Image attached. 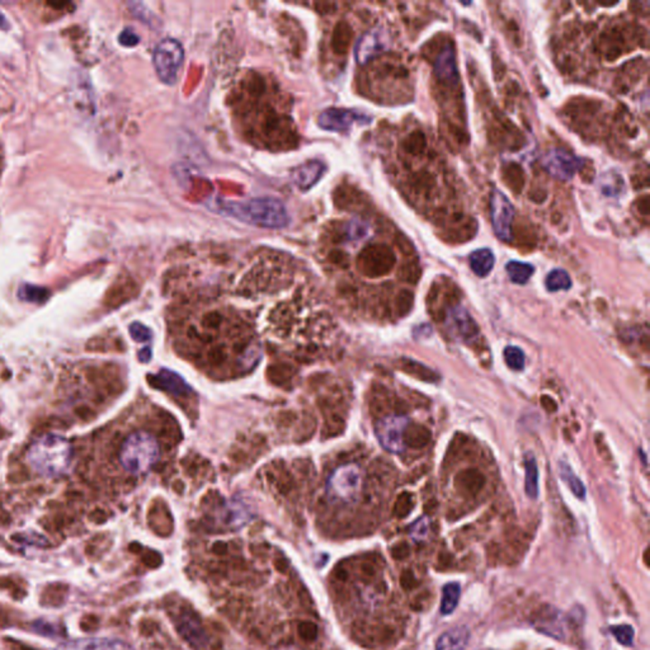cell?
I'll list each match as a JSON object with an SVG mask.
<instances>
[{
    "mask_svg": "<svg viewBox=\"0 0 650 650\" xmlns=\"http://www.w3.org/2000/svg\"><path fill=\"white\" fill-rule=\"evenodd\" d=\"M365 475L357 464H345L334 469L325 484L327 497L332 503H352L362 493Z\"/></svg>",
    "mask_w": 650,
    "mask_h": 650,
    "instance_id": "cell-4",
    "label": "cell"
},
{
    "mask_svg": "<svg viewBox=\"0 0 650 650\" xmlns=\"http://www.w3.org/2000/svg\"><path fill=\"white\" fill-rule=\"evenodd\" d=\"M545 286L550 293H557V291H567L572 288V278L569 273L564 270H552L547 276L545 280Z\"/></svg>",
    "mask_w": 650,
    "mask_h": 650,
    "instance_id": "cell-29",
    "label": "cell"
},
{
    "mask_svg": "<svg viewBox=\"0 0 650 650\" xmlns=\"http://www.w3.org/2000/svg\"><path fill=\"white\" fill-rule=\"evenodd\" d=\"M504 361H506L507 366L513 370V371H522L524 368V362H526V357H524V353L519 347H516V345H508L504 348Z\"/></svg>",
    "mask_w": 650,
    "mask_h": 650,
    "instance_id": "cell-30",
    "label": "cell"
},
{
    "mask_svg": "<svg viewBox=\"0 0 650 650\" xmlns=\"http://www.w3.org/2000/svg\"><path fill=\"white\" fill-rule=\"evenodd\" d=\"M386 46L385 36L381 31H370L361 36L355 49V58L360 65L367 64Z\"/></svg>",
    "mask_w": 650,
    "mask_h": 650,
    "instance_id": "cell-13",
    "label": "cell"
},
{
    "mask_svg": "<svg viewBox=\"0 0 650 650\" xmlns=\"http://www.w3.org/2000/svg\"><path fill=\"white\" fill-rule=\"evenodd\" d=\"M319 126L330 133H347L355 123H370L371 117L360 111L347 108H329L319 116Z\"/></svg>",
    "mask_w": 650,
    "mask_h": 650,
    "instance_id": "cell-10",
    "label": "cell"
},
{
    "mask_svg": "<svg viewBox=\"0 0 650 650\" xmlns=\"http://www.w3.org/2000/svg\"><path fill=\"white\" fill-rule=\"evenodd\" d=\"M436 75L438 81L450 86L459 84V71L456 66V55L452 45H447L438 54L436 60Z\"/></svg>",
    "mask_w": 650,
    "mask_h": 650,
    "instance_id": "cell-14",
    "label": "cell"
},
{
    "mask_svg": "<svg viewBox=\"0 0 650 650\" xmlns=\"http://www.w3.org/2000/svg\"><path fill=\"white\" fill-rule=\"evenodd\" d=\"M470 268L478 277H485L489 275L494 267L495 257L489 248H482L472 252L469 257Z\"/></svg>",
    "mask_w": 650,
    "mask_h": 650,
    "instance_id": "cell-20",
    "label": "cell"
},
{
    "mask_svg": "<svg viewBox=\"0 0 650 650\" xmlns=\"http://www.w3.org/2000/svg\"><path fill=\"white\" fill-rule=\"evenodd\" d=\"M503 178L506 181L507 186L514 192V193H521L524 190V176L522 168L514 163L507 164L503 168Z\"/></svg>",
    "mask_w": 650,
    "mask_h": 650,
    "instance_id": "cell-28",
    "label": "cell"
},
{
    "mask_svg": "<svg viewBox=\"0 0 650 650\" xmlns=\"http://www.w3.org/2000/svg\"><path fill=\"white\" fill-rule=\"evenodd\" d=\"M345 234L348 240L362 239L363 236L367 235V225L360 220H352L351 223L345 226Z\"/></svg>",
    "mask_w": 650,
    "mask_h": 650,
    "instance_id": "cell-37",
    "label": "cell"
},
{
    "mask_svg": "<svg viewBox=\"0 0 650 650\" xmlns=\"http://www.w3.org/2000/svg\"><path fill=\"white\" fill-rule=\"evenodd\" d=\"M420 276H422V270H420V263L417 260L404 263L400 270H399L400 280L405 281V283H412V285H415V283H418Z\"/></svg>",
    "mask_w": 650,
    "mask_h": 650,
    "instance_id": "cell-33",
    "label": "cell"
},
{
    "mask_svg": "<svg viewBox=\"0 0 650 650\" xmlns=\"http://www.w3.org/2000/svg\"><path fill=\"white\" fill-rule=\"evenodd\" d=\"M610 631L615 636L616 640L624 646H631L633 645L634 636H635L633 626H630V625H617V626L610 627Z\"/></svg>",
    "mask_w": 650,
    "mask_h": 650,
    "instance_id": "cell-34",
    "label": "cell"
},
{
    "mask_svg": "<svg viewBox=\"0 0 650 650\" xmlns=\"http://www.w3.org/2000/svg\"><path fill=\"white\" fill-rule=\"evenodd\" d=\"M273 650H300L299 648H296L294 645H283V646H278L276 649Z\"/></svg>",
    "mask_w": 650,
    "mask_h": 650,
    "instance_id": "cell-47",
    "label": "cell"
},
{
    "mask_svg": "<svg viewBox=\"0 0 650 650\" xmlns=\"http://www.w3.org/2000/svg\"><path fill=\"white\" fill-rule=\"evenodd\" d=\"M599 187L604 196L619 197L625 190V183L620 174L615 172H606L599 177Z\"/></svg>",
    "mask_w": 650,
    "mask_h": 650,
    "instance_id": "cell-23",
    "label": "cell"
},
{
    "mask_svg": "<svg viewBox=\"0 0 650 650\" xmlns=\"http://www.w3.org/2000/svg\"><path fill=\"white\" fill-rule=\"evenodd\" d=\"M639 203H641V205H639V211H640V213L648 215V213H649V197H643V200H641V202L639 201Z\"/></svg>",
    "mask_w": 650,
    "mask_h": 650,
    "instance_id": "cell-44",
    "label": "cell"
},
{
    "mask_svg": "<svg viewBox=\"0 0 650 650\" xmlns=\"http://www.w3.org/2000/svg\"><path fill=\"white\" fill-rule=\"evenodd\" d=\"M524 489L531 499L539 497V469L534 455L527 454L524 457Z\"/></svg>",
    "mask_w": 650,
    "mask_h": 650,
    "instance_id": "cell-21",
    "label": "cell"
},
{
    "mask_svg": "<svg viewBox=\"0 0 650 650\" xmlns=\"http://www.w3.org/2000/svg\"><path fill=\"white\" fill-rule=\"evenodd\" d=\"M215 205L220 213L263 229H283L290 224L288 208L275 197H255L240 202L218 201Z\"/></svg>",
    "mask_w": 650,
    "mask_h": 650,
    "instance_id": "cell-1",
    "label": "cell"
},
{
    "mask_svg": "<svg viewBox=\"0 0 650 650\" xmlns=\"http://www.w3.org/2000/svg\"><path fill=\"white\" fill-rule=\"evenodd\" d=\"M408 426V417L405 415H386L376 423L375 433L386 451L392 454H402L405 450L404 433Z\"/></svg>",
    "mask_w": 650,
    "mask_h": 650,
    "instance_id": "cell-6",
    "label": "cell"
},
{
    "mask_svg": "<svg viewBox=\"0 0 650 650\" xmlns=\"http://www.w3.org/2000/svg\"><path fill=\"white\" fill-rule=\"evenodd\" d=\"M0 29H4V31L9 29V24H8L6 18L4 17V14L1 12H0Z\"/></svg>",
    "mask_w": 650,
    "mask_h": 650,
    "instance_id": "cell-46",
    "label": "cell"
},
{
    "mask_svg": "<svg viewBox=\"0 0 650 650\" xmlns=\"http://www.w3.org/2000/svg\"><path fill=\"white\" fill-rule=\"evenodd\" d=\"M73 449L66 438L47 433L37 438L27 451V462L31 469L47 479L61 478L71 469Z\"/></svg>",
    "mask_w": 650,
    "mask_h": 650,
    "instance_id": "cell-2",
    "label": "cell"
},
{
    "mask_svg": "<svg viewBox=\"0 0 650 650\" xmlns=\"http://www.w3.org/2000/svg\"><path fill=\"white\" fill-rule=\"evenodd\" d=\"M159 443L148 432H135L122 443L120 464L125 472L133 475H143L150 472L159 459Z\"/></svg>",
    "mask_w": 650,
    "mask_h": 650,
    "instance_id": "cell-3",
    "label": "cell"
},
{
    "mask_svg": "<svg viewBox=\"0 0 650 650\" xmlns=\"http://www.w3.org/2000/svg\"><path fill=\"white\" fill-rule=\"evenodd\" d=\"M559 472H560L562 479L564 480V483L573 492V494L576 495L577 498H579V499H584L586 494H587L584 484L582 483L581 479L577 477L576 474L572 470V467L564 461L559 462Z\"/></svg>",
    "mask_w": 650,
    "mask_h": 650,
    "instance_id": "cell-25",
    "label": "cell"
},
{
    "mask_svg": "<svg viewBox=\"0 0 650 650\" xmlns=\"http://www.w3.org/2000/svg\"><path fill=\"white\" fill-rule=\"evenodd\" d=\"M446 325L455 338L465 343L478 338V324L464 306L456 305L447 311Z\"/></svg>",
    "mask_w": 650,
    "mask_h": 650,
    "instance_id": "cell-11",
    "label": "cell"
},
{
    "mask_svg": "<svg viewBox=\"0 0 650 650\" xmlns=\"http://www.w3.org/2000/svg\"><path fill=\"white\" fill-rule=\"evenodd\" d=\"M412 184L415 186V188L417 191H427L428 192L433 187L435 179H433L430 173H420V174H417L412 178Z\"/></svg>",
    "mask_w": 650,
    "mask_h": 650,
    "instance_id": "cell-38",
    "label": "cell"
},
{
    "mask_svg": "<svg viewBox=\"0 0 650 650\" xmlns=\"http://www.w3.org/2000/svg\"><path fill=\"white\" fill-rule=\"evenodd\" d=\"M0 172H1V153H0Z\"/></svg>",
    "mask_w": 650,
    "mask_h": 650,
    "instance_id": "cell-48",
    "label": "cell"
},
{
    "mask_svg": "<svg viewBox=\"0 0 650 650\" xmlns=\"http://www.w3.org/2000/svg\"><path fill=\"white\" fill-rule=\"evenodd\" d=\"M430 518L428 517H420V519H417L415 524L410 526V529H409V534H410V537L415 541V542H422L427 539V536L430 534Z\"/></svg>",
    "mask_w": 650,
    "mask_h": 650,
    "instance_id": "cell-35",
    "label": "cell"
},
{
    "mask_svg": "<svg viewBox=\"0 0 650 650\" xmlns=\"http://www.w3.org/2000/svg\"><path fill=\"white\" fill-rule=\"evenodd\" d=\"M18 296H19V299L24 300V301L40 304L49 298V291L46 288H37L34 285H24L22 288H19Z\"/></svg>",
    "mask_w": 650,
    "mask_h": 650,
    "instance_id": "cell-31",
    "label": "cell"
},
{
    "mask_svg": "<svg viewBox=\"0 0 650 650\" xmlns=\"http://www.w3.org/2000/svg\"><path fill=\"white\" fill-rule=\"evenodd\" d=\"M484 485L485 477L477 469L462 470L455 478V487L464 494L475 495L483 489Z\"/></svg>",
    "mask_w": 650,
    "mask_h": 650,
    "instance_id": "cell-19",
    "label": "cell"
},
{
    "mask_svg": "<svg viewBox=\"0 0 650 650\" xmlns=\"http://www.w3.org/2000/svg\"><path fill=\"white\" fill-rule=\"evenodd\" d=\"M213 552L218 554V555H224L226 554V545L224 542H218L213 545Z\"/></svg>",
    "mask_w": 650,
    "mask_h": 650,
    "instance_id": "cell-45",
    "label": "cell"
},
{
    "mask_svg": "<svg viewBox=\"0 0 650 650\" xmlns=\"http://www.w3.org/2000/svg\"><path fill=\"white\" fill-rule=\"evenodd\" d=\"M541 403H542V407L547 409L549 412H555L557 410V404L552 400V397H541Z\"/></svg>",
    "mask_w": 650,
    "mask_h": 650,
    "instance_id": "cell-43",
    "label": "cell"
},
{
    "mask_svg": "<svg viewBox=\"0 0 650 650\" xmlns=\"http://www.w3.org/2000/svg\"><path fill=\"white\" fill-rule=\"evenodd\" d=\"M506 270L509 276V280L513 283L524 285V283H529V278L534 275L535 267L529 263H524V262L511 260L507 263Z\"/></svg>",
    "mask_w": 650,
    "mask_h": 650,
    "instance_id": "cell-24",
    "label": "cell"
},
{
    "mask_svg": "<svg viewBox=\"0 0 650 650\" xmlns=\"http://www.w3.org/2000/svg\"><path fill=\"white\" fill-rule=\"evenodd\" d=\"M461 596L460 584L457 582H451L443 587L442 601H441V614L451 615L457 604Z\"/></svg>",
    "mask_w": 650,
    "mask_h": 650,
    "instance_id": "cell-26",
    "label": "cell"
},
{
    "mask_svg": "<svg viewBox=\"0 0 650 650\" xmlns=\"http://www.w3.org/2000/svg\"><path fill=\"white\" fill-rule=\"evenodd\" d=\"M325 167L320 161H310L304 166H300L293 172V181L298 188L303 191L310 190L319 179L322 178Z\"/></svg>",
    "mask_w": 650,
    "mask_h": 650,
    "instance_id": "cell-17",
    "label": "cell"
},
{
    "mask_svg": "<svg viewBox=\"0 0 650 650\" xmlns=\"http://www.w3.org/2000/svg\"><path fill=\"white\" fill-rule=\"evenodd\" d=\"M583 159L563 149H552L542 158V167L554 178L568 182L583 168Z\"/></svg>",
    "mask_w": 650,
    "mask_h": 650,
    "instance_id": "cell-8",
    "label": "cell"
},
{
    "mask_svg": "<svg viewBox=\"0 0 650 650\" xmlns=\"http://www.w3.org/2000/svg\"><path fill=\"white\" fill-rule=\"evenodd\" d=\"M490 218L497 238L502 242H511L514 208L502 191L494 190L490 196Z\"/></svg>",
    "mask_w": 650,
    "mask_h": 650,
    "instance_id": "cell-7",
    "label": "cell"
},
{
    "mask_svg": "<svg viewBox=\"0 0 650 650\" xmlns=\"http://www.w3.org/2000/svg\"><path fill=\"white\" fill-rule=\"evenodd\" d=\"M534 625L539 631L552 638L563 639L565 636L564 621L557 609L549 607L547 610L542 611L534 620Z\"/></svg>",
    "mask_w": 650,
    "mask_h": 650,
    "instance_id": "cell-16",
    "label": "cell"
},
{
    "mask_svg": "<svg viewBox=\"0 0 650 650\" xmlns=\"http://www.w3.org/2000/svg\"><path fill=\"white\" fill-rule=\"evenodd\" d=\"M397 262L392 248L384 244H374L363 249L360 255V265L365 275L371 277L384 276L394 268Z\"/></svg>",
    "mask_w": 650,
    "mask_h": 650,
    "instance_id": "cell-9",
    "label": "cell"
},
{
    "mask_svg": "<svg viewBox=\"0 0 650 650\" xmlns=\"http://www.w3.org/2000/svg\"><path fill=\"white\" fill-rule=\"evenodd\" d=\"M430 430L422 425H409L404 433V442L412 449H423L431 441Z\"/></svg>",
    "mask_w": 650,
    "mask_h": 650,
    "instance_id": "cell-22",
    "label": "cell"
},
{
    "mask_svg": "<svg viewBox=\"0 0 650 650\" xmlns=\"http://www.w3.org/2000/svg\"><path fill=\"white\" fill-rule=\"evenodd\" d=\"M413 305H415V294L412 291H409V290L400 291V294L397 295V309L399 315L404 317V315L409 314Z\"/></svg>",
    "mask_w": 650,
    "mask_h": 650,
    "instance_id": "cell-36",
    "label": "cell"
},
{
    "mask_svg": "<svg viewBox=\"0 0 650 650\" xmlns=\"http://www.w3.org/2000/svg\"><path fill=\"white\" fill-rule=\"evenodd\" d=\"M470 640V630L457 626L447 630L438 638L436 650H464Z\"/></svg>",
    "mask_w": 650,
    "mask_h": 650,
    "instance_id": "cell-18",
    "label": "cell"
},
{
    "mask_svg": "<svg viewBox=\"0 0 650 650\" xmlns=\"http://www.w3.org/2000/svg\"><path fill=\"white\" fill-rule=\"evenodd\" d=\"M145 564L150 568H158L161 564V557L156 552H148L144 555Z\"/></svg>",
    "mask_w": 650,
    "mask_h": 650,
    "instance_id": "cell-42",
    "label": "cell"
},
{
    "mask_svg": "<svg viewBox=\"0 0 650 650\" xmlns=\"http://www.w3.org/2000/svg\"><path fill=\"white\" fill-rule=\"evenodd\" d=\"M412 507H413V497L412 495L409 494V493H403L399 497L397 503V512H400L402 514H408Z\"/></svg>",
    "mask_w": 650,
    "mask_h": 650,
    "instance_id": "cell-41",
    "label": "cell"
},
{
    "mask_svg": "<svg viewBox=\"0 0 650 650\" xmlns=\"http://www.w3.org/2000/svg\"><path fill=\"white\" fill-rule=\"evenodd\" d=\"M56 650H130L128 645L118 639H79L59 645Z\"/></svg>",
    "mask_w": 650,
    "mask_h": 650,
    "instance_id": "cell-15",
    "label": "cell"
},
{
    "mask_svg": "<svg viewBox=\"0 0 650 650\" xmlns=\"http://www.w3.org/2000/svg\"><path fill=\"white\" fill-rule=\"evenodd\" d=\"M184 61V49L176 39L161 40L153 52V65L164 84L174 86Z\"/></svg>",
    "mask_w": 650,
    "mask_h": 650,
    "instance_id": "cell-5",
    "label": "cell"
},
{
    "mask_svg": "<svg viewBox=\"0 0 650 650\" xmlns=\"http://www.w3.org/2000/svg\"><path fill=\"white\" fill-rule=\"evenodd\" d=\"M138 41H140V37L133 32V29H125L121 35H120V44H121L122 46H136L138 44Z\"/></svg>",
    "mask_w": 650,
    "mask_h": 650,
    "instance_id": "cell-40",
    "label": "cell"
},
{
    "mask_svg": "<svg viewBox=\"0 0 650 650\" xmlns=\"http://www.w3.org/2000/svg\"><path fill=\"white\" fill-rule=\"evenodd\" d=\"M404 149L409 154H422L426 150V136L420 131L410 133L404 141Z\"/></svg>",
    "mask_w": 650,
    "mask_h": 650,
    "instance_id": "cell-32",
    "label": "cell"
},
{
    "mask_svg": "<svg viewBox=\"0 0 650 650\" xmlns=\"http://www.w3.org/2000/svg\"><path fill=\"white\" fill-rule=\"evenodd\" d=\"M300 638L305 641H314L318 638V626L314 622L304 621L298 627Z\"/></svg>",
    "mask_w": 650,
    "mask_h": 650,
    "instance_id": "cell-39",
    "label": "cell"
},
{
    "mask_svg": "<svg viewBox=\"0 0 650 650\" xmlns=\"http://www.w3.org/2000/svg\"><path fill=\"white\" fill-rule=\"evenodd\" d=\"M177 631L195 649H203L208 645V634L202 626L200 619L191 611H186L179 615L177 619Z\"/></svg>",
    "mask_w": 650,
    "mask_h": 650,
    "instance_id": "cell-12",
    "label": "cell"
},
{
    "mask_svg": "<svg viewBox=\"0 0 650 650\" xmlns=\"http://www.w3.org/2000/svg\"><path fill=\"white\" fill-rule=\"evenodd\" d=\"M403 370L405 372L426 382H436L440 380V376L433 370L415 360H403Z\"/></svg>",
    "mask_w": 650,
    "mask_h": 650,
    "instance_id": "cell-27",
    "label": "cell"
}]
</instances>
